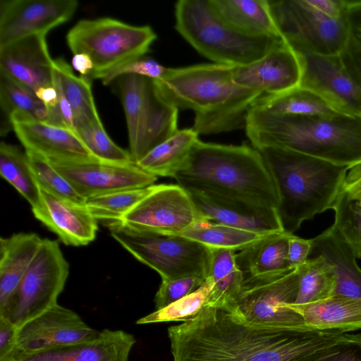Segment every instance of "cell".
I'll return each instance as SVG.
<instances>
[{
	"label": "cell",
	"mask_w": 361,
	"mask_h": 361,
	"mask_svg": "<svg viewBox=\"0 0 361 361\" xmlns=\"http://www.w3.org/2000/svg\"><path fill=\"white\" fill-rule=\"evenodd\" d=\"M168 336L173 361H299L351 334L260 325L206 306Z\"/></svg>",
	"instance_id": "obj_1"
},
{
	"label": "cell",
	"mask_w": 361,
	"mask_h": 361,
	"mask_svg": "<svg viewBox=\"0 0 361 361\" xmlns=\"http://www.w3.org/2000/svg\"><path fill=\"white\" fill-rule=\"evenodd\" d=\"M186 191L252 206L277 209L278 195L260 154L246 144L200 140L187 164L173 178Z\"/></svg>",
	"instance_id": "obj_2"
},
{
	"label": "cell",
	"mask_w": 361,
	"mask_h": 361,
	"mask_svg": "<svg viewBox=\"0 0 361 361\" xmlns=\"http://www.w3.org/2000/svg\"><path fill=\"white\" fill-rule=\"evenodd\" d=\"M233 66L219 63L167 68L155 80L164 97L195 113L192 128L202 135L245 128L248 111L262 93L237 85Z\"/></svg>",
	"instance_id": "obj_3"
},
{
	"label": "cell",
	"mask_w": 361,
	"mask_h": 361,
	"mask_svg": "<svg viewBox=\"0 0 361 361\" xmlns=\"http://www.w3.org/2000/svg\"><path fill=\"white\" fill-rule=\"evenodd\" d=\"M245 129L256 149L277 147L338 165L361 164V116H276L252 106Z\"/></svg>",
	"instance_id": "obj_4"
},
{
	"label": "cell",
	"mask_w": 361,
	"mask_h": 361,
	"mask_svg": "<svg viewBox=\"0 0 361 361\" xmlns=\"http://www.w3.org/2000/svg\"><path fill=\"white\" fill-rule=\"evenodd\" d=\"M257 149L275 185L277 212L283 229L290 234L298 231L304 221L333 209L347 173L353 166L281 147Z\"/></svg>",
	"instance_id": "obj_5"
},
{
	"label": "cell",
	"mask_w": 361,
	"mask_h": 361,
	"mask_svg": "<svg viewBox=\"0 0 361 361\" xmlns=\"http://www.w3.org/2000/svg\"><path fill=\"white\" fill-rule=\"evenodd\" d=\"M175 28L200 54L214 63L240 66L262 58L283 39L241 33L223 21L208 0H179Z\"/></svg>",
	"instance_id": "obj_6"
},
{
	"label": "cell",
	"mask_w": 361,
	"mask_h": 361,
	"mask_svg": "<svg viewBox=\"0 0 361 361\" xmlns=\"http://www.w3.org/2000/svg\"><path fill=\"white\" fill-rule=\"evenodd\" d=\"M157 39L149 25H132L109 17L82 19L66 35L73 54L85 53L94 68L87 76L102 80L109 72L126 63L144 56Z\"/></svg>",
	"instance_id": "obj_7"
},
{
	"label": "cell",
	"mask_w": 361,
	"mask_h": 361,
	"mask_svg": "<svg viewBox=\"0 0 361 361\" xmlns=\"http://www.w3.org/2000/svg\"><path fill=\"white\" fill-rule=\"evenodd\" d=\"M114 82L126 116L129 153L136 164L178 130V109L164 97L154 79L128 74Z\"/></svg>",
	"instance_id": "obj_8"
},
{
	"label": "cell",
	"mask_w": 361,
	"mask_h": 361,
	"mask_svg": "<svg viewBox=\"0 0 361 361\" xmlns=\"http://www.w3.org/2000/svg\"><path fill=\"white\" fill-rule=\"evenodd\" d=\"M111 236L135 258L155 270L161 279L188 276L207 279L210 249L176 234L138 231L118 221L108 222Z\"/></svg>",
	"instance_id": "obj_9"
},
{
	"label": "cell",
	"mask_w": 361,
	"mask_h": 361,
	"mask_svg": "<svg viewBox=\"0 0 361 361\" xmlns=\"http://www.w3.org/2000/svg\"><path fill=\"white\" fill-rule=\"evenodd\" d=\"M281 37L298 53L339 56L348 35L345 15L334 17L321 0H268Z\"/></svg>",
	"instance_id": "obj_10"
},
{
	"label": "cell",
	"mask_w": 361,
	"mask_h": 361,
	"mask_svg": "<svg viewBox=\"0 0 361 361\" xmlns=\"http://www.w3.org/2000/svg\"><path fill=\"white\" fill-rule=\"evenodd\" d=\"M299 275L300 266L245 277L233 314L257 324L312 331L302 317L288 306L295 302Z\"/></svg>",
	"instance_id": "obj_11"
},
{
	"label": "cell",
	"mask_w": 361,
	"mask_h": 361,
	"mask_svg": "<svg viewBox=\"0 0 361 361\" xmlns=\"http://www.w3.org/2000/svg\"><path fill=\"white\" fill-rule=\"evenodd\" d=\"M68 273L69 265L58 241L43 239L11 302L0 316L20 328L56 305Z\"/></svg>",
	"instance_id": "obj_12"
},
{
	"label": "cell",
	"mask_w": 361,
	"mask_h": 361,
	"mask_svg": "<svg viewBox=\"0 0 361 361\" xmlns=\"http://www.w3.org/2000/svg\"><path fill=\"white\" fill-rule=\"evenodd\" d=\"M202 219L188 192L177 185H153L118 222L138 231L179 234Z\"/></svg>",
	"instance_id": "obj_13"
},
{
	"label": "cell",
	"mask_w": 361,
	"mask_h": 361,
	"mask_svg": "<svg viewBox=\"0 0 361 361\" xmlns=\"http://www.w3.org/2000/svg\"><path fill=\"white\" fill-rule=\"evenodd\" d=\"M99 332L74 311L56 304L18 328L11 353L30 354L75 345L94 339Z\"/></svg>",
	"instance_id": "obj_14"
},
{
	"label": "cell",
	"mask_w": 361,
	"mask_h": 361,
	"mask_svg": "<svg viewBox=\"0 0 361 361\" xmlns=\"http://www.w3.org/2000/svg\"><path fill=\"white\" fill-rule=\"evenodd\" d=\"M50 162L85 200L118 190L149 187L157 180V176L135 163L114 164L99 160Z\"/></svg>",
	"instance_id": "obj_15"
},
{
	"label": "cell",
	"mask_w": 361,
	"mask_h": 361,
	"mask_svg": "<svg viewBox=\"0 0 361 361\" xmlns=\"http://www.w3.org/2000/svg\"><path fill=\"white\" fill-rule=\"evenodd\" d=\"M76 0H1L0 47L19 39L47 34L69 20Z\"/></svg>",
	"instance_id": "obj_16"
},
{
	"label": "cell",
	"mask_w": 361,
	"mask_h": 361,
	"mask_svg": "<svg viewBox=\"0 0 361 361\" xmlns=\"http://www.w3.org/2000/svg\"><path fill=\"white\" fill-rule=\"evenodd\" d=\"M298 54L302 65L300 86L318 94L340 114L361 116V88L339 56Z\"/></svg>",
	"instance_id": "obj_17"
},
{
	"label": "cell",
	"mask_w": 361,
	"mask_h": 361,
	"mask_svg": "<svg viewBox=\"0 0 361 361\" xmlns=\"http://www.w3.org/2000/svg\"><path fill=\"white\" fill-rule=\"evenodd\" d=\"M233 78L237 85L264 95L286 92L300 85V55L283 40L256 61L233 66Z\"/></svg>",
	"instance_id": "obj_18"
},
{
	"label": "cell",
	"mask_w": 361,
	"mask_h": 361,
	"mask_svg": "<svg viewBox=\"0 0 361 361\" xmlns=\"http://www.w3.org/2000/svg\"><path fill=\"white\" fill-rule=\"evenodd\" d=\"M10 122L25 151L40 154L49 161L98 160L87 149L77 133L66 127L51 125L18 113L11 115Z\"/></svg>",
	"instance_id": "obj_19"
},
{
	"label": "cell",
	"mask_w": 361,
	"mask_h": 361,
	"mask_svg": "<svg viewBox=\"0 0 361 361\" xmlns=\"http://www.w3.org/2000/svg\"><path fill=\"white\" fill-rule=\"evenodd\" d=\"M46 34L25 37L0 47V71L36 92L54 85V59Z\"/></svg>",
	"instance_id": "obj_20"
},
{
	"label": "cell",
	"mask_w": 361,
	"mask_h": 361,
	"mask_svg": "<svg viewBox=\"0 0 361 361\" xmlns=\"http://www.w3.org/2000/svg\"><path fill=\"white\" fill-rule=\"evenodd\" d=\"M32 212L37 219L55 233L67 245H86L96 237L97 220L85 204L59 197L40 189L39 202L32 207Z\"/></svg>",
	"instance_id": "obj_21"
},
{
	"label": "cell",
	"mask_w": 361,
	"mask_h": 361,
	"mask_svg": "<svg viewBox=\"0 0 361 361\" xmlns=\"http://www.w3.org/2000/svg\"><path fill=\"white\" fill-rule=\"evenodd\" d=\"M202 219L263 234L284 232L276 209L213 198L187 191Z\"/></svg>",
	"instance_id": "obj_22"
},
{
	"label": "cell",
	"mask_w": 361,
	"mask_h": 361,
	"mask_svg": "<svg viewBox=\"0 0 361 361\" xmlns=\"http://www.w3.org/2000/svg\"><path fill=\"white\" fill-rule=\"evenodd\" d=\"M135 343L132 334L105 329L91 341L35 353H11L8 356L16 361H128Z\"/></svg>",
	"instance_id": "obj_23"
},
{
	"label": "cell",
	"mask_w": 361,
	"mask_h": 361,
	"mask_svg": "<svg viewBox=\"0 0 361 361\" xmlns=\"http://www.w3.org/2000/svg\"><path fill=\"white\" fill-rule=\"evenodd\" d=\"M312 241L310 255L321 256L333 267L337 281L333 295L361 299V268L350 245L333 226Z\"/></svg>",
	"instance_id": "obj_24"
},
{
	"label": "cell",
	"mask_w": 361,
	"mask_h": 361,
	"mask_svg": "<svg viewBox=\"0 0 361 361\" xmlns=\"http://www.w3.org/2000/svg\"><path fill=\"white\" fill-rule=\"evenodd\" d=\"M42 240L34 233L0 239V314L11 302Z\"/></svg>",
	"instance_id": "obj_25"
},
{
	"label": "cell",
	"mask_w": 361,
	"mask_h": 361,
	"mask_svg": "<svg viewBox=\"0 0 361 361\" xmlns=\"http://www.w3.org/2000/svg\"><path fill=\"white\" fill-rule=\"evenodd\" d=\"M312 331L340 334L361 329V299L332 295L317 302L288 305Z\"/></svg>",
	"instance_id": "obj_26"
},
{
	"label": "cell",
	"mask_w": 361,
	"mask_h": 361,
	"mask_svg": "<svg viewBox=\"0 0 361 361\" xmlns=\"http://www.w3.org/2000/svg\"><path fill=\"white\" fill-rule=\"evenodd\" d=\"M214 12L235 30L254 37H280L268 0H208Z\"/></svg>",
	"instance_id": "obj_27"
},
{
	"label": "cell",
	"mask_w": 361,
	"mask_h": 361,
	"mask_svg": "<svg viewBox=\"0 0 361 361\" xmlns=\"http://www.w3.org/2000/svg\"><path fill=\"white\" fill-rule=\"evenodd\" d=\"M207 279L212 284L207 306L235 313L244 280L236 262L235 251L210 249Z\"/></svg>",
	"instance_id": "obj_28"
},
{
	"label": "cell",
	"mask_w": 361,
	"mask_h": 361,
	"mask_svg": "<svg viewBox=\"0 0 361 361\" xmlns=\"http://www.w3.org/2000/svg\"><path fill=\"white\" fill-rule=\"evenodd\" d=\"M199 141V134L192 128L178 130L136 164L157 177L174 178L184 168Z\"/></svg>",
	"instance_id": "obj_29"
},
{
	"label": "cell",
	"mask_w": 361,
	"mask_h": 361,
	"mask_svg": "<svg viewBox=\"0 0 361 361\" xmlns=\"http://www.w3.org/2000/svg\"><path fill=\"white\" fill-rule=\"evenodd\" d=\"M290 235L286 232L269 235L236 255V262L244 278L290 268L288 262V244Z\"/></svg>",
	"instance_id": "obj_30"
},
{
	"label": "cell",
	"mask_w": 361,
	"mask_h": 361,
	"mask_svg": "<svg viewBox=\"0 0 361 361\" xmlns=\"http://www.w3.org/2000/svg\"><path fill=\"white\" fill-rule=\"evenodd\" d=\"M252 106L276 116H329L338 114L318 94L301 86L280 94L262 95Z\"/></svg>",
	"instance_id": "obj_31"
},
{
	"label": "cell",
	"mask_w": 361,
	"mask_h": 361,
	"mask_svg": "<svg viewBox=\"0 0 361 361\" xmlns=\"http://www.w3.org/2000/svg\"><path fill=\"white\" fill-rule=\"evenodd\" d=\"M63 92L73 111L76 128L88 123L101 121L92 91V80L76 76L72 67L61 57L54 59Z\"/></svg>",
	"instance_id": "obj_32"
},
{
	"label": "cell",
	"mask_w": 361,
	"mask_h": 361,
	"mask_svg": "<svg viewBox=\"0 0 361 361\" xmlns=\"http://www.w3.org/2000/svg\"><path fill=\"white\" fill-rule=\"evenodd\" d=\"M0 106L5 116V123L1 128V135L13 130L10 118L14 113L49 123V110L35 92L2 71H0Z\"/></svg>",
	"instance_id": "obj_33"
},
{
	"label": "cell",
	"mask_w": 361,
	"mask_h": 361,
	"mask_svg": "<svg viewBox=\"0 0 361 361\" xmlns=\"http://www.w3.org/2000/svg\"><path fill=\"white\" fill-rule=\"evenodd\" d=\"M176 235L194 240L209 249L235 251L247 248L271 234L256 233L200 219Z\"/></svg>",
	"instance_id": "obj_34"
},
{
	"label": "cell",
	"mask_w": 361,
	"mask_h": 361,
	"mask_svg": "<svg viewBox=\"0 0 361 361\" xmlns=\"http://www.w3.org/2000/svg\"><path fill=\"white\" fill-rule=\"evenodd\" d=\"M0 174L30 203L31 207L37 204L40 189L25 152L2 141L0 144Z\"/></svg>",
	"instance_id": "obj_35"
},
{
	"label": "cell",
	"mask_w": 361,
	"mask_h": 361,
	"mask_svg": "<svg viewBox=\"0 0 361 361\" xmlns=\"http://www.w3.org/2000/svg\"><path fill=\"white\" fill-rule=\"evenodd\" d=\"M333 267L322 257L308 259L300 266L298 292L294 305L322 300L333 295L336 287Z\"/></svg>",
	"instance_id": "obj_36"
},
{
	"label": "cell",
	"mask_w": 361,
	"mask_h": 361,
	"mask_svg": "<svg viewBox=\"0 0 361 361\" xmlns=\"http://www.w3.org/2000/svg\"><path fill=\"white\" fill-rule=\"evenodd\" d=\"M151 186L91 197L85 206L97 220L118 221L149 192Z\"/></svg>",
	"instance_id": "obj_37"
},
{
	"label": "cell",
	"mask_w": 361,
	"mask_h": 361,
	"mask_svg": "<svg viewBox=\"0 0 361 361\" xmlns=\"http://www.w3.org/2000/svg\"><path fill=\"white\" fill-rule=\"evenodd\" d=\"M212 288L211 281L206 279L204 283L195 292L152 312L136 322L137 324L185 322L195 317L207 306L208 298Z\"/></svg>",
	"instance_id": "obj_38"
},
{
	"label": "cell",
	"mask_w": 361,
	"mask_h": 361,
	"mask_svg": "<svg viewBox=\"0 0 361 361\" xmlns=\"http://www.w3.org/2000/svg\"><path fill=\"white\" fill-rule=\"evenodd\" d=\"M76 132L82 143L97 159L114 164L134 163L129 151L120 147L110 138L102 121L88 123L76 128Z\"/></svg>",
	"instance_id": "obj_39"
},
{
	"label": "cell",
	"mask_w": 361,
	"mask_h": 361,
	"mask_svg": "<svg viewBox=\"0 0 361 361\" xmlns=\"http://www.w3.org/2000/svg\"><path fill=\"white\" fill-rule=\"evenodd\" d=\"M348 35L339 54L344 68L361 88V1H346Z\"/></svg>",
	"instance_id": "obj_40"
},
{
	"label": "cell",
	"mask_w": 361,
	"mask_h": 361,
	"mask_svg": "<svg viewBox=\"0 0 361 361\" xmlns=\"http://www.w3.org/2000/svg\"><path fill=\"white\" fill-rule=\"evenodd\" d=\"M25 153L40 189L59 197L85 204L86 200L77 192L48 159L32 152L25 151Z\"/></svg>",
	"instance_id": "obj_41"
},
{
	"label": "cell",
	"mask_w": 361,
	"mask_h": 361,
	"mask_svg": "<svg viewBox=\"0 0 361 361\" xmlns=\"http://www.w3.org/2000/svg\"><path fill=\"white\" fill-rule=\"evenodd\" d=\"M333 209L335 220L332 226L350 245L357 258H361V202L351 197L343 186Z\"/></svg>",
	"instance_id": "obj_42"
},
{
	"label": "cell",
	"mask_w": 361,
	"mask_h": 361,
	"mask_svg": "<svg viewBox=\"0 0 361 361\" xmlns=\"http://www.w3.org/2000/svg\"><path fill=\"white\" fill-rule=\"evenodd\" d=\"M205 281L206 278L201 276L163 279L154 297L156 310L195 292Z\"/></svg>",
	"instance_id": "obj_43"
},
{
	"label": "cell",
	"mask_w": 361,
	"mask_h": 361,
	"mask_svg": "<svg viewBox=\"0 0 361 361\" xmlns=\"http://www.w3.org/2000/svg\"><path fill=\"white\" fill-rule=\"evenodd\" d=\"M299 361H361V334L317 350Z\"/></svg>",
	"instance_id": "obj_44"
},
{
	"label": "cell",
	"mask_w": 361,
	"mask_h": 361,
	"mask_svg": "<svg viewBox=\"0 0 361 361\" xmlns=\"http://www.w3.org/2000/svg\"><path fill=\"white\" fill-rule=\"evenodd\" d=\"M166 70V67L161 65L157 61L141 56L114 69L102 80L104 85H109L117 78L128 74H134L154 80H159L164 76Z\"/></svg>",
	"instance_id": "obj_45"
},
{
	"label": "cell",
	"mask_w": 361,
	"mask_h": 361,
	"mask_svg": "<svg viewBox=\"0 0 361 361\" xmlns=\"http://www.w3.org/2000/svg\"><path fill=\"white\" fill-rule=\"evenodd\" d=\"M312 239H304L291 234L288 238V262L290 267L303 264L311 255Z\"/></svg>",
	"instance_id": "obj_46"
},
{
	"label": "cell",
	"mask_w": 361,
	"mask_h": 361,
	"mask_svg": "<svg viewBox=\"0 0 361 361\" xmlns=\"http://www.w3.org/2000/svg\"><path fill=\"white\" fill-rule=\"evenodd\" d=\"M18 329L9 319L0 316V360L13 350Z\"/></svg>",
	"instance_id": "obj_47"
},
{
	"label": "cell",
	"mask_w": 361,
	"mask_h": 361,
	"mask_svg": "<svg viewBox=\"0 0 361 361\" xmlns=\"http://www.w3.org/2000/svg\"><path fill=\"white\" fill-rule=\"evenodd\" d=\"M343 188L351 197L361 202V164L354 165L348 170Z\"/></svg>",
	"instance_id": "obj_48"
},
{
	"label": "cell",
	"mask_w": 361,
	"mask_h": 361,
	"mask_svg": "<svg viewBox=\"0 0 361 361\" xmlns=\"http://www.w3.org/2000/svg\"><path fill=\"white\" fill-rule=\"evenodd\" d=\"M72 68L80 73L81 76L87 77L94 68L91 58L85 53L73 54L71 59Z\"/></svg>",
	"instance_id": "obj_49"
},
{
	"label": "cell",
	"mask_w": 361,
	"mask_h": 361,
	"mask_svg": "<svg viewBox=\"0 0 361 361\" xmlns=\"http://www.w3.org/2000/svg\"><path fill=\"white\" fill-rule=\"evenodd\" d=\"M0 361H16L11 356H7L3 359H1Z\"/></svg>",
	"instance_id": "obj_50"
}]
</instances>
